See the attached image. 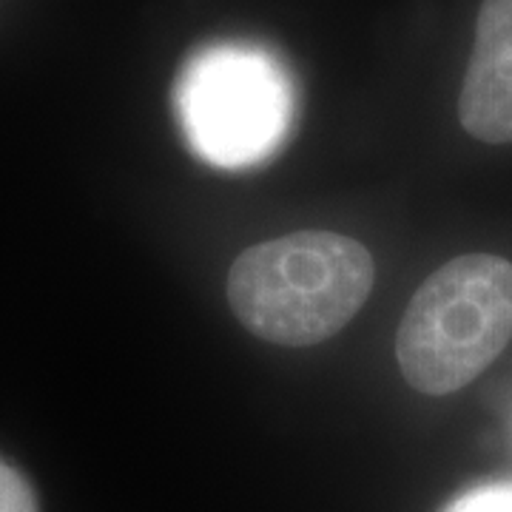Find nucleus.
I'll list each match as a JSON object with an SVG mask.
<instances>
[{
	"instance_id": "obj_4",
	"label": "nucleus",
	"mask_w": 512,
	"mask_h": 512,
	"mask_svg": "<svg viewBox=\"0 0 512 512\" xmlns=\"http://www.w3.org/2000/svg\"><path fill=\"white\" fill-rule=\"evenodd\" d=\"M458 117L481 143H512V0H484Z\"/></svg>"
},
{
	"instance_id": "obj_2",
	"label": "nucleus",
	"mask_w": 512,
	"mask_h": 512,
	"mask_svg": "<svg viewBox=\"0 0 512 512\" xmlns=\"http://www.w3.org/2000/svg\"><path fill=\"white\" fill-rule=\"evenodd\" d=\"M512 339V262L464 254L413 293L396 336L407 384L447 396L478 379Z\"/></svg>"
},
{
	"instance_id": "obj_3",
	"label": "nucleus",
	"mask_w": 512,
	"mask_h": 512,
	"mask_svg": "<svg viewBox=\"0 0 512 512\" xmlns=\"http://www.w3.org/2000/svg\"><path fill=\"white\" fill-rule=\"evenodd\" d=\"M177 111L188 146L205 163L245 168L285 140L293 123L291 80L262 49L222 43L185 63Z\"/></svg>"
},
{
	"instance_id": "obj_5",
	"label": "nucleus",
	"mask_w": 512,
	"mask_h": 512,
	"mask_svg": "<svg viewBox=\"0 0 512 512\" xmlns=\"http://www.w3.org/2000/svg\"><path fill=\"white\" fill-rule=\"evenodd\" d=\"M444 512H512V484H487L458 495Z\"/></svg>"
},
{
	"instance_id": "obj_6",
	"label": "nucleus",
	"mask_w": 512,
	"mask_h": 512,
	"mask_svg": "<svg viewBox=\"0 0 512 512\" xmlns=\"http://www.w3.org/2000/svg\"><path fill=\"white\" fill-rule=\"evenodd\" d=\"M0 512H37L32 487L18 470L0 461Z\"/></svg>"
},
{
	"instance_id": "obj_1",
	"label": "nucleus",
	"mask_w": 512,
	"mask_h": 512,
	"mask_svg": "<svg viewBox=\"0 0 512 512\" xmlns=\"http://www.w3.org/2000/svg\"><path fill=\"white\" fill-rule=\"evenodd\" d=\"M373 276V256L362 242L333 231H296L239 254L228 274V302L259 339L308 348L359 313Z\"/></svg>"
}]
</instances>
